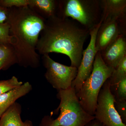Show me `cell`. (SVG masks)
<instances>
[{"instance_id":"6","label":"cell","mask_w":126,"mask_h":126,"mask_svg":"<svg viewBox=\"0 0 126 126\" xmlns=\"http://www.w3.org/2000/svg\"><path fill=\"white\" fill-rule=\"evenodd\" d=\"M41 59L43 66L46 69L45 77L53 88L58 91L71 87L72 82L78 73L77 68L56 62L48 54L43 55Z\"/></svg>"},{"instance_id":"7","label":"cell","mask_w":126,"mask_h":126,"mask_svg":"<svg viewBox=\"0 0 126 126\" xmlns=\"http://www.w3.org/2000/svg\"><path fill=\"white\" fill-rule=\"evenodd\" d=\"M115 100L108 79L102 87L98 97L95 119L104 126H126L115 108Z\"/></svg>"},{"instance_id":"17","label":"cell","mask_w":126,"mask_h":126,"mask_svg":"<svg viewBox=\"0 0 126 126\" xmlns=\"http://www.w3.org/2000/svg\"><path fill=\"white\" fill-rule=\"evenodd\" d=\"M23 84V82L19 81L15 76L9 79L0 81V95L19 87Z\"/></svg>"},{"instance_id":"13","label":"cell","mask_w":126,"mask_h":126,"mask_svg":"<svg viewBox=\"0 0 126 126\" xmlns=\"http://www.w3.org/2000/svg\"><path fill=\"white\" fill-rule=\"evenodd\" d=\"M28 7L46 20L57 15L59 1L56 0H29Z\"/></svg>"},{"instance_id":"1","label":"cell","mask_w":126,"mask_h":126,"mask_svg":"<svg viewBox=\"0 0 126 126\" xmlns=\"http://www.w3.org/2000/svg\"><path fill=\"white\" fill-rule=\"evenodd\" d=\"M90 30L77 21L55 16L45 21L40 32L36 49L43 55L56 53L67 55L71 65L78 69L80 65L83 45Z\"/></svg>"},{"instance_id":"23","label":"cell","mask_w":126,"mask_h":126,"mask_svg":"<svg viewBox=\"0 0 126 126\" xmlns=\"http://www.w3.org/2000/svg\"><path fill=\"white\" fill-rule=\"evenodd\" d=\"M85 126H104L96 119H94L89 122Z\"/></svg>"},{"instance_id":"9","label":"cell","mask_w":126,"mask_h":126,"mask_svg":"<svg viewBox=\"0 0 126 126\" xmlns=\"http://www.w3.org/2000/svg\"><path fill=\"white\" fill-rule=\"evenodd\" d=\"M126 22L114 18H108L102 21L96 36L97 51H103L119 35H126Z\"/></svg>"},{"instance_id":"11","label":"cell","mask_w":126,"mask_h":126,"mask_svg":"<svg viewBox=\"0 0 126 126\" xmlns=\"http://www.w3.org/2000/svg\"><path fill=\"white\" fill-rule=\"evenodd\" d=\"M102 22L108 18L126 21V0H100Z\"/></svg>"},{"instance_id":"12","label":"cell","mask_w":126,"mask_h":126,"mask_svg":"<svg viewBox=\"0 0 126 126\" xmlns=\"http://www.w3.org/2000/svg\"><path fill=\"white\" fill-rule=\"evenodd\" d=\"M32 89L31 84L27 82L0 95V118L17 99L28 94Z\"/></svg>"},{"instance_id":"15","label":"cell","mask_w":126,"mask_h":126,"mask_svg":"<svg viewBox=\"0 0 126 126\" xmlns=\"http://www.w3.org/2000/svg\"><path fill=\"white\" fill-rule=\"evenodd\" d=\"M17 58L11 44H0V70H6L17 64Z\"/></svg>"},{"instance_id":"14","label":"cell","mask_w":126,"mask_h":126,"mask_svg":"<svg viewBox=\"0 0 126 126\" xmlns=\"http://www.w3.org/2000/svg\"><path fill=\"white\" fill-rule=\"evenodd\" d=\"M21 112V106L16 102L0 118V126H33L30 120L22 121Z\"/></svg>"},{"instance_id":"21","label":"cell","mask_w":126,"mask_h":126,"mask_svg":"<svg viewBox=\"0 0 126 126\" xmlns=\"http://www.w3.org/2000/svg\"><path fill=\"white\" fill-rule=\"evenodd\" d=\"M114 106L118 113L120 116L123 122L126 123V100L116 101L114 102Z\"/></svg>"},{"instance_id":"18","label":"cell","mask_w":126,"mask_h":126,"mask_svg":"<svg viewBox=\"0 0 126 126\" xmlns=\"http://www.w3.org/2000/svg\"><path fill=\"white\" fill-rule=\"evenodd\" d=\"M110 89L115 90V93L113 94L116 101H126V78L123 79L116 86L110 87Z\"/></svg>"},{"instance_id":"8","label":"cell","mask_w":126,"mask_h":126,"mask_svg":"<svg viewBox=\"0 0 126 126\" xmlns=\"http://www.w3.org/2000/svg\"><path fill=\"white\" fill-rule=\"evenodd\" d=\"M102 23L101 21L98 24L90 30V42L87 48L83 50L81 63L78 69L77 77L71 85V87L74 89L76 93L79 92L82 84L92 72L94 59L98 52L95 46L96 36Z\"/></svg>"},{"instance_id":"19","label":"cell","mask_w":126,"mask_h":126,"mask_svg":"<svg viewBox=\"0 0 126 126\" xmlns=\"http://www.w3.org/2000/svg\"><path fill=\"white\" fill-rule=\"evenodd\" d=\"M13 39L10 32V26L7 22L0 24V44L12 45Z\"/></svg>"},{"instance_id":"16","label":"cell","mask_w":126,"mask_h":126,"mask_svg":"<svg viewBox=\"0 0 126 126\" xmlns=\"http://www.w3.org/2000/svg\"><path fill=\"white\" fill-rule=\"evenodd\" d=\"M125 78H126V56L120 61L108 79L110 87L116 86Z\"/></svg>"},{"instance_id":"22","label":"cell","mask_w":126,"mask_h":126,"mask_svg":"<svg viewBox=\"0 0 126 126\" xmlns=\"http://www.w3.org/2000/svg\"><path fill=\"white\" fill-rule=\"evenodd\" d=\"M9 11V9L0 6V24H3L7 21Z\"/></svg>"},{"instance_id":"20","label":"cell","mask_w":126,"mask_h":126,"mask_svg":"<svg viewBox=\"0 0 126 126\" xmlns=\"http://www.w3.org/2000/svg\"><path fill=\"white\" fill-rule=\"evenodd\" d=\"M29 0H0V6L5 8L28 6Z\"/></svg>"},{"instance_id":"10","label":"cell","mask_w":126,"mask_h":126,"mask_svg":"<svg viewBox=\"0 0 126 126\" xmlns=\"http://www.w3.org/2000/svg\"><path fill=\"white\" fill-rule=\"evenodd\" d=\"M102 58L106 65L115 69L126 56V35H121L101 52Z\"/></svg>"},{"instance_id":"5","label":"cell","mask_w":126,"mask_h":126,"mask_svg":"<svg viewBox=\"0 0 126 126\" xmlns=\"http://www.w3.org/2000/svg\"><path fill=\"white\" fill-rule=\"evenodd\" d=\"M56 16L72 18L90 30L101 21L100 0H60Z\"/></svg>"},{"instance_id":"2","label":"cell","mask_w":126,"mask_h":126,"mask_svg":"<svg viewBox=\"0 0 126 126\" xmlns=\"http://www.w3.org/2000/svg\"><path fill=\"white\" fill-rule=\"evenodd\" d=\"M7 21L18 63L24 68H36L40 65L36 48L46 20L27 6L9 9Z\"/></svg>"},{"instance_id":"4","label":"cell","mask_w":126,"mask_h":126,"mask_svg":"<svg viewBox=\"0 0 126 126\" xmlns=\"http://www.w3.org/2000/svg\"><path fill=\"white\" fill-rule=\"evenodd\" d=\"M57 97L60 102L55 112L60 114L55 119L48 117L47 126H85L95 119L82 107L73 88L59 90Z\"/></svg>"},{"instance_id":"3","label":"cell","mask_w":126,"mask_h":126,"mask_svg":"<svg viewBox=\"0 0 126 126\" xmlns=\"http://www.w3.org/2000/svg\"><path fill=\"white\" fill-rule=\"evenodd\" d=\"M114 70L106 65L102 59L101 52L98 51L92 72L76 93L82 107L89 115L94 116L99 92Z\"/></svg>"}]
</instances>
